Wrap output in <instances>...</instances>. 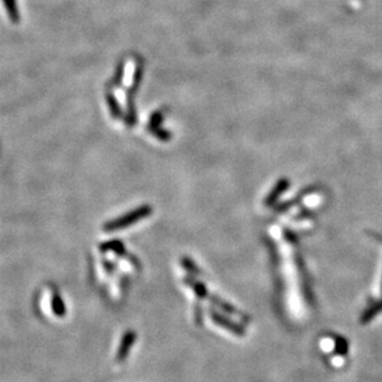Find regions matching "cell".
Masks as SVG:
<instances>
[{
	"label": "cell",
	"mask_w": 382,
	"mask_h": 382,
	"mask_svg": "<svg viewBox=\"0 0 382 382\" xmlns=\"http://www.w3.org/2000/svg\"><path fill=\"white\" fill-rule=\"evenodd\" d=\"M151 213H152V208L151 206H145L139 207V208L133 209V211L126 213L120 218H116L114 220L108 221L103 225L104 232H116V230H121L131 226L133 224L138 223V221L145 219V218L150 217Z\"/></svg>",
	"instance_id": "6da1fadb"
},
{
	"label": "cell",
	"mask_w": 382,
	"mask_h": 382,
	"mask_svg": "<svg viewBox=\"0 0 382 382\" xmlns=\"http://www.w3.org/2000/svg\"><path fill=\"white\" fill-rule=\"evenodd\" d=\"M136 340V333L134 330H128L125 332V334L122 335V339L119 345L118 351H116V361L118 363H122L128 356H129V352L131 348H133L134 343Z\"/></svg>",
	"instance_id": "7a4b0ae2"
},
{
	"label": "cell",
	"mask_w": 382,
	"mask_h": 382,
	"mask_svg": "<svg viewBox=\"0 0 382 382\" xmlns=\"http://www.w3.org/2000/svg\"><path fill=\"white\" fill-rule=\"evenodd\" d=\"M209 313H211V318H212V319L214 320V322L217 323L218 325L224 326V328L229 329V330H232L233 333H235V334H238V335H240L241 333H243V330H241L240 326L236 325L235 323L233 322V320L229 319V318L224 317L223 314L218 313V312L213 311V309H211V311H209Z\"/></svg>",
	"instance_id": "3957f363"
},
{
	"label": "cell",
	"mask_w": 382,
	"mask_h": 382,
	"mask_svg": "<svg viewBox=\"0 0 382 382\" xmlns=\"http://www.w3.org/2000/svg\"><path fill=\"white\" fill-rule=\"evenodd\" d=\"M183 281H185V284L187 285L188 287H191L192 290L194 291L195 296H197L198 298L203 299V298H207V297H209L208 290H207V287L204 286L203 282L198 281V279L193 278V277H186Z\"/></svg>",
	"instance_id": "277c9868"
},
{
	"label": "cell",
	"mask_w": 382,
	"mask_h": 382,
	"mask_svg": "<svg viewBox=\"0 0 382 382\" xmlns=\"http://www.w3.org/2000/svg\"><path fill=\"white\" fill-rule=\"evenodd\" d=\"M99 250L101 252H107V251H114L115 253L120 256H128L129 253L126 252V250L124 249V245L120 240H112L108 241V243H103L99 246Z\"/></svg>",
	"instance_id": "5b68a950"
},
{
	"label": "cell",
	"mask_w": 382,
	"mask_h": 382,
	"mask_svg": "<svg viewBox=\"0 0 382 382\" xmlns=\"http://www.w3.org/2000/svg\"><path fill=\"white\" fill-rule=\"evenodd\" d=\"M51 304H52V311H54L55 316L60 317V318L66 316L65 302H63L62 297L60 296V292H57V291H55V292H54Z\"/></svg>",
	"instance_id": "8992f818"
},
{
	"label": "cell",
	"mask_w": 382,
	"mask_h": 382,
	"mask_svg": "<svg viewBox=\"0 0 382 382\" xmlns=\"http://www.w3.org/2000/svg\"><path fill=\"white\" fill-rule=\"evenodd\" d=\"M181 264H182V267L185 268L187 272L191 273V275H198V273H199L197 265H195L189 258H183L182 260H181Z\"/></svg>",
	"instance_id": "52a82bcc"
},
{
	"label": "cell",
	"mask_w": 382,
	"mask_h": 382,
	"mask_svg": "<svg viewBox=\"0 0 382 382\" xmlns=\"http://www.w3.org/2000/svg\"><path fill=\"white\" fill-rule=\"evenodd\" d=\"M103 266H104V268H106V271H107L108 273H112L113 271H114V268H115L114 264H113V262L106 261V260H103Z\"/></svg>",
	"instance_id": "ba28073f"
}]
</instances>
